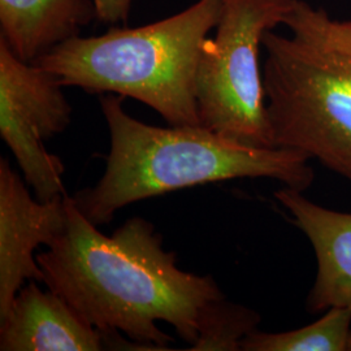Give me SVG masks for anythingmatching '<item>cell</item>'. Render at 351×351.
Instances as JSON below:
<instances>
[{
  "label": "cell",
  "mask_w": 351,
  "mask_h": 351,
  "mask_svg": "<svg viewBox=\"0 0 351 351\" xmlns=\"http://www.w3.org/2000/svg\"><path fill=\"white\" fill-rule=\"evenodd\" d=\"M68 224L37 262L43 284L59 294L88 324L123 332L150 350H169L173 341L158 322L173 326L190 346L226 301L211 276L177 267L176 254L150 221L129 219L104 236L66 197Z\"/></svg>",
  "instance_id": "1"
},
{
  "label": "cell",
  "mask_w": 351,
  "mask_h": 351,
  "mask_svg": "<svg viewBox=\"0 0 351 351\" xmlns=\"http://www.w3.org/2000/svg\"><path fill=\"white\" fill-rule=\"evenodd\" d=\"M99 101L111 141L106 172L72 197L97 226L128 204L190 186L267 177L303 191L314 181L300 151L250 147L201 125H149L126 112L124 97L103 94Z\"/></svg>",
  "instance_id": "2"
},
{
  "label": "cell",
  "mask_w": 351,
  "mask_h": 351,
  "mask_svg": "<svg viewBox=\"0 0 351 351\" xmlns=\"http://www.w3.org/2000/svg\"><path fill=\"white\" fill-rule=\"evenodd\" d=\"M291 36L264 34L265 112L275 147L300 151L351 181V21L297 0Z\"/></svg>",
  "instance_id": "3"
},
{
  "label": "cell",
  "mask_w": 351,
  "mask_h": 351,
  "mask_svg": "<svg viewBox=\"0 0 351 351\" xmlns=\"http://www.w3.org/2000/svg\"><path fill=\"white\" fill-rule=\"evenodd\" d=\"M221 0H197L186 10L139 27H111L95 37L64 40L34 63L64 88L142 101L169 125H201L195 78L202 47L217 25Z\"/></svg>",
  "instance_id": "4"
},
{
  "label": "cell",
  "mask_w": 351,
  "mask_h": 351,
  "mask_svg": "<svg viewBox=\"0 0 351 351\" xmlns=\"http://www.w3.org/2000/svg\"><path fill=\"white\" fill-rule=\"evenodd\" d=\"M297 0H221L195 78L201 126L256 149L275 147L265 112L259 53L264 34L284 24Z\"/></svg>",
  "instance_id": "5"
},
{
  "label": "cell",
  "mask_w": 351,
  "mask_h": 351,
  "mask_svg": "<svg viewBox=\"0 0 351 351\" xmlns=\"http://www.w3.org/2000/svg\"><path fill=\"white\" fill-rule=\"evenodd\" d=\"M63 88L50 71L21 60L0 39V134L39 201L65 195L64 164L45 147L71 125Z\"/></svg>",
  "instance_id": "6"
},
{
  "label": "cell",
  "mask_w": 351,
  "mask_h": 351,
  "mask_svg": "<svg viewBox=\"0 0 351 351\" xmlns=\"http://www.w3.org/2000/svg\"><path fill=\"white\" fill-rule=\"evenodd\" d=\"M68 224L66 195L50 201L33 199L25 180L10 162L0 159V319L8 313L26 280L43 282L34 256L39 246H50Z\"/></svg>",
  "instance_id": "7"
},
{
  "label": "cell",
  "mask_w": 351,
  "mask_h": 351,
  "mask_svg": "<svg viewBox=\"0 0 351 351\" xmlns=\"http://www.w3.org/2000/svg\"><path fill=\"white\" fill-rule=\"evenodd\" d=\"M38 282V281H37ZM33 280L0 319L1 351H99L110 335L88 324L63 298Z\"/></svg>",
  "instance_id": "8"
},
{
  "label": "cell",
  "mask_w": 351,
  "mask_h": 351,
  "mask_svg": "<svg viewBox=\"0 0 351 351\" xmlns=\"http://www.w3.org/2000/svg\"><path fill=\"white\" fill-rule=\"evenodd\" d=\"M297 189L275 193L314 247L317 272L307 298V310L351 308V213H339L307 199Z\"/></svg>",
  "instance_id": "9"
},
{
  "label": "cell",
  "mask_w": 351,
  "mask_h": 351,
  "mask_svg": "<svg viewBox=\"0 0 351 351\" xmlns=\"http://www.w3.org/2000/svg\"><path fill=\"white\" fill-rule=\"evenodd\" d=\"M97 20L94 0H0V39L27 63Z\"/></svg>",
  "instance_id": "10"
},
{
  "label": "cell",
  "mask_w": 351,
  "mask_h": 351,
  "mask_svg": "<svg viewBox=\"0 0 351 351\" xmlns=\"http://www.w3.org/2000/svg\"><path fill=\"white\" fill-rule=\"evenodd\" d=\"M351 308L332 307L308 326L282 333L254 330L241 341L242 351H348Z\"/></svg>",
  "instance_id": "11"
},
{
  "label": "cell",
  "mask_w": 351,
  "mask_h": 351,
  "mask_svg": "<svg viewBox=\"0 0 351 351\" xmlns=\"http://www.w3.org/2000/svg\"><path fill=\"white\" fill-rule=\"evenodd\" d=\"M134 0H94L97 20L101 24L125 25Z\"/></svg>",
  "instance_id": "12"
},
{
  "label": "cell",
  "mask_w": 351,
  "mask_h": 351,
  "mask_svg": "<svg viewBox=\"0 0 351 351\" xmlns=\"http://www.w3.org/2000/svg\"><path fill=\"white\" fill-rule=\"evenodd\" d=\"M348 351H351V333H350V339H349V348H348Z\"/></svg>",
  "instance_id": "13"
}]
</instances>
